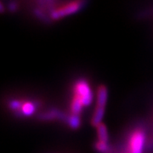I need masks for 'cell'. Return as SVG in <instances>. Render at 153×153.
<instances>
[{"mask_svg": "<svg viewBox=\"0 0 153 153\" xmlns=\"http://www.w3.org/2000/svg\"><path fill=\"white\" fill-rule=\"evenodd\" d=\"M40 102L38 100H23L20 99H13L8 102V107L13 111L16 116L19 117H27L33 116L38 106H40Z\"/></svg>", "mask_w": 153, "mask_h": 153, "instance_id": "1", "label": "cell"}, {"mask_svg": "<svg viewBox=\"0 0 153 153\" xmlns=\"http://www.w3.org/2000/svg\"><path fill=\"white\" fill-rule=\"evenodd\" d=\"M72 95L80 100L83 107H87L92 104L94 94L89 83L84 78H79L72 86Z\"/></svg>", "mask_w": 153, "mask_h": 153, "instance_id": "2", "label": "cell"}, {"mask_svg": "<svg viewBox=\"0 0 153 153\" xmlns=\"http://www.w3.org/2000/svg\"><path fill=\"white\" fill-rule=\"evenodd\" d=\"M85 4V0H74L68 3L66 5L55 9V10L49 13V17L52 21H58L67 16L73 15L82 9Z\"/></svg>", "mask_w": 153, "mask_h": 153, "instance_id": "3", "label": "cell"}, {"mask_svg": "<svg viewBox=\"0 0 153 153\" xmlns=\"http://www.w3.org/2000/svg\"><path fill=\"white\" fill-rule=\"evenodd\" d=\"M146 141V133L142 128H137L129 134L128 153H142Z\"/></svg>", "mask_w": 153, "mask_h": 153, "instance_id": "4", "label": "cell"}, {"mask_svg": "<svg viewBox=\"0 0 153 153\" xmlns=\"http://www.w3.org/2000/svg\"><path fill=\"white\" fill-rule=\"evenodd\" d=\"M69 115L60 110L52 108L38 115V119L40 121H60L66 123Z\"/></svg>", "mask_w": 153, "mask_h": 153, "instance_id": "5", "label": "cell"}, {"mask_svg": "<svg viewBox=\"0 0 153 153\" xmlns=\"http://www.w3.org/2000/svg\"><path fill=\"white\" fill-rule=\"evenodd\" d=\"M108 99V89L105 85L101 84L97 88L96 91V105L105 107Z\"/></svg>", "mask_w": 153, "mask_h": 153, "instance_id": "6", "label": "cell"}, {"mask_svg": "<svg viewBox=\"0 0 153 153\" xmlns=\"http://www.w3.org/2000/svg\"><path fill=\"white\" fill-rule=\"evenodd\" d=\"M105 110V107H101V106H95L94 113L91 117V125L93 127H97L100 123H102V119L104 117Z\"/></svg>", "mask_w": 153, "mask_h": 153, "instance_id": "7", "label": "cell"}, {"mask_svg": "<svg viewBox=\"0 0 153 153\" xmlns=\"http://www.w3.org/2000/svg\"><path fill=\"white\" fill-rule=\"evenodd\" d=\"M97 131V138L98 140L102 142L109 143V135H108V130L105 123H100V125L96 127Z\"/></svg>", "mask_w": 153, "mask_h": 153, "instance_id": "8", "label": "cell"}, {"mask_svg": "<svg viewBox=\"0 0 153 153\" xmlns=\"http://www.w3.org/2000/svg\"><path fill=\"white\" fill-rule=\"evenodd\" d=\"M66 124L70 128L73 129V130L77 129V128L81 126V124H82L80 116L69 114V117H68V119L66 121Z\"/></svg>", "mask_w": 153, "mask_h": 153, "instance_id": "9", "label": "cell"}, {"mask_svg": "<svg viewBox=\"0 0 153 153\" xmlns=\"http://www.w3.org/2000/svg\"><path fill=\"white\" fill-rule=\"evenodd\" d=\"M94 148L100 153H111L110 146L108 145V143L102 142V141L97 140L96 143L94 144Z\"/></svg>", "mask_w": 153, "mask_h": 153, "instance_id": "10", "label": "cell"}, {"mask_svg": "<svg viewBox=\"0 0 153 153\" xmlns=\"http://www.w3.org/2000/svg\"><path fill=\"white\" fill-rule=\"evenodd\" d=\"M33 13H34L35 16L37 17L38 19H39L41 22H44V23H49L50 21H51L50 17L47 16L44 12V10H41V9H35Z\"/></svg>", "mask_w": 153, "mask_h": 153, "instance_id": "11", "label": "cell"}, {"mask_svg": "<svg viewBox=\"0 0 153 153\" xmlns=\"http://www.w3.org/2000/svg\"><path fill=\"white\" fill-rule=\"evenodd\" d=\"M18 9V4H17L16 1H10L9 4H8V10L13 13V12H16Z\"/></svg>", "mask_w": 153, "mask_h": 153, "instance_id": "12", "label": "cell"}, {"mask_svg": "<svg viewBox=\"0 0 153 153\" xmlns=\"http://www.w3.org/2000/svg\"><path fill=\"white\" fill-rule=\"evenodd\" d=\"M46 2V5H47V9L49 10V13L55 10V0H45Z\"/></svg>", "mask_w": 153, "mask_h": 153, "instance_id": "13", "label": "cell"}, {"mask_svg": "<svg viewBox=\"0 0 153 153\" xmlns=\"http://www.w3.org/2000/svg\"><path fill=\"white\" fill-rule=\"evenodd\" d=\"M37 2H38V4H39V6H40L41 10H43V9H44V8H47L45 0H37Z\"/></svg>", "mask_w": 153, "mask_h": 153, "instance_id": "14", "label": "cell"}, {"mask_svg": "<svg viewBox=\"0 0 153 153\" xmlns=\"http://www.w3.org/2000/svg\"><path fill=\"white\" fill-rule=\"evenodd\" d=\"M0 10H1V13H4V4L1 2L0 3Z\"/></svg>", "mask_w": 153, "mask_h": 153, "instance_id": "15", "label": "cell"}]
</instances>
